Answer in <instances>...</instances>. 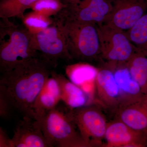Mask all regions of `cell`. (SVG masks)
I'll list each match as a JSON object with an SVG mask.
<instances>
[{"instance_id":"7c38bea8","label":"cell","mask_w":147,"mask_h":147,"mask_svg":"<svg viewBox=\"0 0 147 147\" xmlns=\"http://www.w3.org/2000/svg\"><path fill=\"white\" fill-rule=\"evenodd\" d=\"M11 147H50L41 129L34 119L23 117L14 130Z\"/></svg>"},{"instance_id":"9c48e42d","label":"cell","mask_w":147,"mask_h":147,"mask_svg":"<svg viewBox=\"0 0 147 147\" xmlns=\"http://www.w3.org/2000/svg\"><path fill=\"white\" fill-rule=\"evenodd\" d=\"M111 12L103 24L126 32L136 24L147 10L146 0H110Z\"/></svg>"},{"instance_id":"8fae6325","label":"cell","mask_w":147,"mask_h":147,"mask_svg":"<svg viewBox=\"0 0 147 147\" xmlns=\"http://www.w3.org/2000/svg\"><path fill=\"white\" fill-rule=\"evenodd\" d=\"M96 92L100 105L116 113L120 105L119 91L112 69L106 67L98 69Z\"/></svg>"},{"instance_id":"ac0fdd59","label":"cell","mask_w":147,"mask_h":147,"mask_svg":"<svg viewBox=\"0 0 147 147\" xmlns=\"http://www.w3.org/2000/svg\"><path fill=\"white\" fill-rule=\"evenodd\" d=\"M132 78L147 94V53L139 50L125 65Z\"/></svg>"},{"instance_id":"30bf717a","label":"cell","mask_w":147,"mask_h":147,"mask_svg":"<svg viewBox=\"0 0 147 147\" xmlns=\"http://www.w3.org/2000/svg\"><path fill=\"white\" fill-rule=\"evenodd\" d=\"M104 139V147H147V129L136 130L116 119L108 123Z\"/></svg>"},{"instance_id":"44dd1931","label":"cell","mask_w":147,"mask_h":147,"mask_svg":"<svg viewBox=\"0 0 147 147\" xmlns=\"http://www.w3.org/2000/svg\"><path fill=\"white\" fill-rule=\"evenodd\" d=\"M24 26L32 34H36L53 24L54 18L32 11L25 14L22 19Z\"/></svg>"},{"instance_id":"9a60e30c","label":"cell","mask_w":147,"mask_h":147,"mask_svg":"<svg viewBox=\"0 0 147 147\" xmlns=\"http://www.w3.org/2000/svg\"><path fill=\"white\" fill-rule=\"evenodd\" d=\"M61 100L59 86L51 76L37 98L34 107V119L40 125L46 114L57 107Z\"/></svg>"},{"instance_id":"4fadbf2b","label":"cell","mask_w":147,"mask_h":147,"mask_svg":"<svg viewBox=\"0 0 147 147\" xmlns=\"http://www.w3.org/2000/svg\"><path fill=\"white\" fill-rule=\"evenodd\" d=\"M51 76L57 82L60 89L61 100L67 108L75 109L90 104V101L93 100L90 96L62 74L52 70Z\"/></svg>"},{"instance_id":"6da1fadb","label":"cell","mask_w":147,"mask_h":147,"mask_svg":"<svg viewBox=\"0 0 147 147\" xmlns=\"http://www.w3.org/2000/svg\"><path fill=\"white\" fill-rule=\"evenodd\" d=\"M51 67L37 57L1 74L0 88L7 94L14 110L23 117L34 119V103L51 76Z\"/></svg>"},{"instance_id":"603a6c76","label":"cell","mask_w":147,"mask_h":147,"mask_svg":"<svg viewBox=\"0 0 147 147\" xmlns=\"http://www.w3.org/2000/svg\"><path fill=\"white\" fill-rule=\"evenodd\" d=\"M14 110L5 91L0 88V116L4 120L8 119Z\"/></svg>"},{"instance_id":"8992f818","label":"cell","mask_w":147,"mask_h":147,"mask_svg":"<svg viewBox=\"0 0 147 147\" xmlns=\"http://www.w3.org/2000/svg\"><path fill=\"white\" fill-rule=\"evenodd\" d=\"M65 5L55 19L99 25L103 24L112 9L110 0H63Z\"/></svg>"},{"instance_id":"cb8c5ba5","label":"cell","mask_w":147,"mask_h":147,"mask_svg":"<svg viewBox=\"0 0 147 147\" xmlns=\"http://www.w3.org/2000/svg\"><path fill=\"white\" fill-rule=\"evenodd\" d=\"M0 147H11V139L1 127L0 129Z\"/></svg>"},{"instance_id":"277c9868","label":"cell","mask_w":147,"mask_h":147,"mask_svg":"<svg viewBox=\"0 0 147 147\" xmlns=\"http://www.w3.org/2000/svg\"><path fill=\"white\" fill-rule=\"evenodd\" d=\"M100 40V59L114 70L125 65L139 51L130 41L126 32L105 24L97 25Z\"/></svg>"},{"instance_id":"d6986e66","label":"cell","mask_w":147,"mask_h":147,"mask_svg":"<svg viewBox=\"0 0 147 147\" xmlns=\"http://www.w3.org/2000/svg\"><path fill=\"white\" fill-rule=\"evenodd\" d=\"M37 0H0V18L22 19L24 12Z\"/></svg>"},{"instance_id":"ffe728a7","label":"cell","mask_w":147,"mask_h":147,"mask_svg":"<svg viewBox=\"0 0 147 147\" xmlns=\"http://www.w3.org/2000/svg\"><path fill=\"white\" fill-rule=\"evenodd\" d=\"M126 33L135 47L140 51L147 53V12Z\"/></svg>"},{"instance_id":"5b68a950","label":"cell","mask_w":147,"mask_h":147,"mask_svg":"<svg viewBox=\"0 0 147 147\" xmlns=\"http://www.w3.org/2000/svg\"><path fill=\"white\" fill-rule=\"evenodd\" d=\"M41 129L50 147H89L69 113L57 106L46 114Z\"/></svg>"},{"instance_id":"5bb4252c","label":"cell","mask_w":147,"mask_h":147,"mask_svg":"<svg viewBox=\"0 0 147 147\" xmlns=\"http://www.w3.org/2000/svg\"><path fill=\"white\" fill-rule=\"evenodd\" d=\"M113 71L119 91V108L137 102L145 94L132 78L126 66L119 67Z\"/></svg>"},{"instance_id":"52a82bcc","label":"cell","mask_w":147,"mask_h":147,"mask_svg":"<svg viewBox=\"0 0 147 147\" xmlns=\"http://www.w3.org/2000/svg\"><path fill=\"white\" fill-rule=\"evenodd\" d=\"M68 112L89 147L104 146L102 140L108 123L99 108L90 104L75 109L69 108Z\"/></svg>"},{"instance_id":"7a4b0ae2","label":"cell","mask_w":147,"mask_h":147,"mask_svg":"<svg viewBox=\"0 0 147 147\" xmlns=\"http://www.w3.org/2000/svg\"><path fill=\"white\" fill-rule=\"evenodd\" d=\"M33 35L23 24H15L9 19L0 20V71L10 70L38 57Z\"/></svg>"},{"instance_id":"3957f363","label":"cell","mask_w":147,"mask_h":147,"mask_svg":"<svg viewBox=\"0 0 147 147\" xmlns=\"http://www.w3.org/2000/svg\"><path fill=\"white\" fill-rule=\"evenodd\" d=\"M57 20L61 24L67 50L72 60L92 61L100 59L97 25Z\"/></svg>"},{"instance_id":"484cf974","label":"cell","mask_w":147,"mask_h":147,"mask_svg":"<svg viewBox=\"0 0 147 147\" xmlns=\"http://www.w3.org/2000/svg\"><path fill=\"white\" fill-rule=\"evenodd\" d=\"M146 1H147V0H146Z\"/></svg>"},{"instance_id":"7402d4cb","label":"cell","mask_w":147,"mask_h":147,"mask_svg":"<svg viewBox=\"0 0 147 147\" xmlns=\"http://www.w3.org/2000/svg\"><path fill=\"white\" fill-rule=\"evenodd\" d=\"M65 6L63 0H37L30 8L48 17H55Z\"/></svg>"},{"instance_id":"d4e9b609","label":"cell","mask_w":147,"mask_h":147,"mask_svg":"<svg viewBox=\"0 0 147 147\" xmlns=\"http://www.w3.org/2000/svg\"></svg>"},{"instance_id":"ba28073f","label":"cell","mask_w":147,"mask_h":147,"mask_svg":"<svg viewBox=\"0 0 147 147\" xmlns=\"http://www.w3.org/2000/svg\"><path fill=\"white\" fill-rule=\"evenodd\" d=\"M53 24L36 34L33 35L35 47L40 57L53 67L61 60H72L69 53L61 23L54 18Z\"/></svg>"},{"instance_id":"2e32d148","label":"cell","mask_w":147,"mask_h":147,"mask_svg":"<svg viewBox=\"0 0 147 147\" xmlns=\"http://www.w3.org/2000/svg\"><path fill=\"white\" fill-rule=\"evenodd\" d=\"M116 119L136 130L147 129V94L137 102L121 107L116 113Z\"/></svg>"},{"instance_id":"e0dca14e","label":"cell","mask_w":147,"mask_h":147,"mask_svg":"<svg viewBox=\"0 0 147 147\" xmlns=\"http://www.w3.org/2000/svg\"><path fill=\"white\" fill-rule=\"evenodd\" d=\"M97 72V69L89 65L78 64L71 67V71H68L67 74L71 82L80 87L94 100Z\"/></svg>"}]
</instances>
